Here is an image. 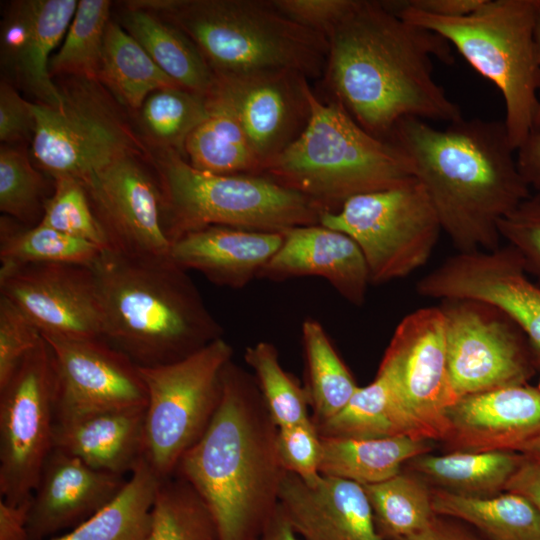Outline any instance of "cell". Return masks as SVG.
Wrapping results in <instances>:
<instances>
[{
  "mask_svg": "<svg viewBox=\"0 0 540 540\" xmlns=\"http://www.w3.org/2000/svg\"><path fill=\"white\" fill-rule=\"evenodd\" d=\"M143 130L161 149L185 156L188 136L209 114L208 97L179 86L152 92L140 107Z\"/></svg>",
  "mask_w": 540,
  "mask_h": 540,
  "instance_id": "40",
  "label": "cell"
},
{
  "mask_svg": "<svg viewBox=\"0 0 540 540\" xmlns=\"http://www.w3.org/2000/svg\"><path fill=\"white\" fill-rule=\"evenodd\" d=\"M31 498L13 505L0 500V540H30L27 520Z\"/></svg>",
  "mask_w": 540,
  "mask_h": 540,
  "instance_id": "52",
  "label": "cell"
},
{
  "mask_svg": "<svg viewBox=\"0 0 540 540\" xmlns=\"http://www.w3.org/2000/svg\"><path fill=\"white\" fill-rule=\"evenodd\" d=\"M276 447L287 472L297 475L307 484H314L320 479L321 435L312 418L295 425L279 427Z\"/></svg>",
  "mask_w": 540,
  "mask_h": 540,
  "instance_id": "44",
  "label": "cell"
},
{
  "mask_svg": "<svg viewBox=\"0 0 540 540\" xmlns=\"http://www.w3.org/2000/svg\"><path fill=\"white\" fill-rule=\"evenodd\" d=\"M485 0H408L402 3L413 10L425 14L459 18L475 12Z\"/></svg>",
  "mask_w": 540,
  "mask_h": 540,
  "instance_id": "51",
  "label": "cell"
},
{
  "mask_svg": "<svg viewBox=\"0 0 540 540\" xmlns=\"http://www.w3.org/2000/svg\"><path fill=\"white\" fill-rule=\"evenodd\" d=\"M450 380L458 398L527 384L537 366L521 329L499 310L473 300H444Z\"/></svg>",
  "mask_w": 540,
  "mask_h": 540,
  "instance_id": "13",
  "label": "cell"
},
{
  "mask_svg": "<svg viewBox=\"0 0 540 540\" xmlns=\"http://www.w3.org/2000/svg\"><path fill=\"white\" fill-rule=\"evenodd\" d=\"M306 365V390L316 426L338 414L349 402L358 386L333 346L325 328L308 317L301 326Z\"/></svg>",
  "mask_w": 540,
  "mask_h": 540,
  "instance_id": "35",
  "label": "cell"
},
{
  "mask_svg": "<svg viewBox=\"0 0 540 540\" xmlns=\"http://www.w3.org/2000/svg\"><path fill=\"white\" fill-rule=\"evenodd\" d=\"M0 295L14 303L41 334L103 336L102 309L90 266L51 263L0 267Z\"/></svg>",
  "mask_w": 540,
  "mask_h": 540,
  "instance_id": "18",
  "label": "cell"
},
{
  "mask_svg": "<svg viewBox=\"0 0 540 540\" xmlns=\"http://www.w3.org/2000/svg\"><path fill=\"white\" fill-rule=\"evenodd\" d=\"M123 28L180 87L208 96L216 76L196 45L178 27L156 13L129 4Z\"/></svg>",
  "mask_w": 540,
  "mask_h": 540,
  "instance_id": "27",
  "label": "cell"
},
{
  "mask_svg": "<svg viewBox=\"0 0 540 540\" xmlns=\"http://www.w3.org/2000/svg\"><path fill=\"white\" fill-rule=\"evenodd\" d=\"M161 480L143 458L112 501L68 533L51 540H148Z\"/></svg>",
  "mask_w": 540,
  "mask_h": 540,
  "instance_id": "31",
  "label": "cell"
},
{
  "mask_svg": "<svg viewBox=\"0 0 540 540\" xmlns=\"http://www.w3.org/2000/svg\"><path fill=\"white\" fill-rule=\"evenodd\" d=\"M316 427L321 436L328 437L369 439L407 436L431 440L386 379L378 374L367 386L358 387L338 414Z\"/></svg>",
  "mask_w": 540,
  "mask_h": 540,
  "instance_id": "29",
  "label": "cell"
},
{
  "mask_svg": "<svg viewBox=\"0 0 540 540\" xmlns=\"http://www.w3.org/2000/svg\"><path fill=\"white\" fill-rule=\"evenodd\" d=\"M535 41L539 65V92H538V107L534 121V128L540 127V0L538 2L536 25H535Z\"/></svg>",
  "mask_w": 540,
  "mask_h": 540,
  "instance_id": "55",
  "label": "cell"
},
{
  "mask_svg": "<svg viewBox=\"0 0 540 540\" xmlns=\"http://www.w3.org/2000/svg\"><path fill=\"white\" fill-rule=\"evenodd\" d=\"M102 251L93 243L66 235L42 223L25 227L8 217L1 218V267L51 263L90 266Z\"/></svg>",
  "mask_w": 540,
  "mask_h": 540,
  "instance_id": "36",
  "label": "cell"
},
{
  "mask_svg": "<svg viewBox=\"0 0 540 540\" xmlns=\"http://www.w3.org/2000/svg\"><path fill=\"white\" fill-rule=\"evenodd\" d=\"M111 2L80 0L60 49L49 63L51 76L98 82Z\"/></svg>",
  "mask_w": 540,
  "mask_h": 540,
  "instance_id": "39",
  "label": "cell"
},
{
  "mask_svg": "<svg viewBox=\"0 0 540 540\" xmlns=\"http://www.w3.org/2000/svg\"><path fill=\"white\" fill-rule=\"evenodd\" d=\"M163 219L171 244L209 226L284 232L320 224L319 203L264 176L200 171L171 149L156 158Z\"/></svg>",
  "mask_w": 540,
  "mask_h": 540,
  "instance_id": "8",
  "label": "cell"
},
{
  "mask_svg": "<svg viewBox=\"0 0 540 540\" xmlns=\"http://www.w3.org/2000/svg\"><path fill=\"white\" fill-rule=\"evenodd\" d=\"M431 499L437 516L467 522L489 540H540V511L520 494L470 496L435 489Z\"/></svg>",
  "mask_w": 540,
  "mask_h": 540,
  "instance_id": "30",
  "label": "cell"
},
{
  "mask_svg": "<svg viewBox=\"0 0 540 540\" xmlns=\"http://www.w3.org/2000/svg\"><path fill=\"white\" fill-rule=\"evenodd\" d=\"M384 377L431 440H444L446 412L459 398L447 364L440 307L417 309L401 319L382 357Z\"/></svg>",
  "mask_w": 540,
  "mask_h": 540,
  "instance_id": "14",
  "label": "cell"
},
{
  "mask_svg": "<svg viewBox=\"0 0 540 540\" xmlns=\"http://www.w3.org/2000/svg\"><path fill=\"white\" fill-rule=\"evenodd\" d=\"M148 540H218L207 505L193 487L177 475L159 483Z\"/></svg>",
  "mask_w": 540,
  "mask_h": 540,
  "instance_id": "38",
  "label": "cell"
},
{
  "mask_svg": "<svg viewBox=\"0 0 540 540\" xmlns=\"http://www.w3.org/2000/svg\"><path fill=\"white\" fill-rule=\"evenodd\" d=\"M110 250L133 257H166L160 187L135 155L121 157L81 181Z\"/></svg>",
  "mask_w": 540,
  "mask_h": 540,
  "instance_id": "17",
  "label": "cell"
},
{
  "mask_svg": "<svg viewBox=\"0 0 540 540\" xmlns=\"http://www.w3.org/2000/svg\"><path fill=\"white\" fill-rule=\"evenodd\" d=\"M387 141L410 159L444 231L459 252L499 248V222L531 195L503 121L461 118L437 129L400 120Z\"/></svg>",
  "mask_w": 540,
  "mask_h": 540,
  "instance_id": "2",
  "label": "cell"
},
{
  "mask_svg": "<svg viewBox=\"0 0 540 540\" xmlns=\"http://www.w3.org/2000/svg\"><path fill=\"white\" fill-rule=\"evenodd\" d=\"M45 184L42 175L20 150L0 149V210L13 220L31 225L41 221Z\"/></svg>",
  "mask_w": 540,
  "mask_h": 540,
  "instance_id": "43",
  "label": "cell"
},
{
  "mask_svg": "<svg viewBox=\"0 0 540 540\" xmlns=\"http://www.w3.org/2000/svg\"><path fill=\"white\" fill-rule=\"evenodd\" d=\"M207 97L209 114L185 142L184 153L189 164L213 174L261 175L262 161L238 120L222 103Z\"/></svg>",
  "mask_w": 540,
  "mask_h": 540,
  "instance_id": "32",
  "label": "cell"
},
{
  "mask_svg": "<svg viewBox=\"0 0 540 540\" xmlns=\"http://www.w3.org/2000/svg\"><path fill=\"white\" fill-rule=\"evenodd\" d=\"M98 82L121 105L133 110L140 109L155 90L179 86L123 26L113 21L104 37Z\"/></svg>",
  "mask_w": 540,
  "mask_h": 540,
  "instance_id": "33",
  "label": "cell"
},
{
  "mask_svg": "<svg viewBox=\"0 0 540 540\" xmlns=\"http://www.w3.org/2000/svg\"><path fill=\"white\" fill-rule=\"evenodd\" d=\"M55 366V419L146 407L139 367L103 338L42 334Z\"/></svg>",
  "mask_w": 540,
  "mask_h": 540,
  "instance_id": "16",
  "label": "cell"
},
{
  "mask_svg": "<svg viewBox=\"0 0 540 540\" xmlns=\"http://www.w3.org/2000/svg\"><path fill=\"white\" fill-rule=\"evenodd\" d=\"M122 475L101 471L53 447L32 493L27 520L30 540L73 529L112 501L126 484Z\"/></svg>",
  "mask_w": 540,
  "mask_h": 540,
  "instance_id": "21",
  "label": "cell"
},
{
  "mask_svg": "<svg viewBox=\"0 0 540 540\" xmlns=\"http://www.w3.org/2000/svg\"><path fill=\"white\" fill-rule=\"evenodd\" d=\"M54 192L47 198L41 221L66 235L110 250L109 240L99 223L83 183L72 176H54Z\"/></svg>",
  "mask_w": 540,
  "mask_h": 540,
  "instance_id": "42",
  "label": "cell"
},
{
  "mask_svg": "<svg viewBox=\"0 0 540 540\" xmlns=\"http://www.w3.org/2000/svg\"><path fill=\"white\" fill-rule=\"evenodd\" d=\"M233 348L222 337L175 362L139 367L147 392L144 459L164 479L210 423Z\"/></svg>",
  "mask_w": 540,
  "mask_h": 540,
  "instance_id": "9",
  "label": "cell"
},
{
  "mask_svg": "<svg viewBox=\"0 0 540 540\" xmlns=\"http://www.w3.org/2000/svg\"><path fill=\"white\" fill-rule=\"evenodd\" d=\"M401 540H483L469 531L436 516L422 531Z\"/></svg>",
  "mask_w": 540,
  "mask_h": 540,
  "instance_id": "53",
  "label": "cell"
},
{
  "mask_svg": "<svg viewBox=\"0 0 540 540\" xmlns=\"http://www.w3.org/2000/svg\"><path fill=\"white\" fill-rule=\"evenodd\" d=\"M35 118L30 102L24 100L8 82L0 84V140L20 141L34 135Z\"/></svg>",
  "mask_w": 540,
  "mask_h": 540,
  "instance_id": "48",
  "label": "cell"
},
{
  "mask_svg": "<svg viewBox=\"0 0 540 540\" xmlns=\"http://www.w3.org/2000/svg\"><path fill=\"white\" fill-rule=\"evenodd\" d=\"M453 451L520 453L540 435V393L510 385L459 398L446 412Z\"/></svg>",
  "mask_w": 540,
  "mask_h": 540,
  "instance_id": "20",
  "label": "cell"
},
{
  "mask_svg": "<svg viewBox=\"0 0 540 540\" xmlns=\"http://www.w3.org/2000/svg\"><path fill=\"white\" fill-rule=\"evenodd\" d=\"M327 38V84L373 136L388 140L408 117L448 124L463 117L433 76L434 60L454 63L452 46L401 18L387 2L355 0Z\"/></svg>",
  "mask_w": 540,
  "mask_h": 540,
  "instance_id": "1",
  "label": "cell"
},
{
  "mask_svg": "<svg viewBox=\"0 0 540 540\" xmlns=\"http://www.w3.org/2000/svg\"><path fill=\"white\" fill-rule=\"evenodd\" d=\"M539 0H485L472 14L438 17L387 2L401 18L442 36L500 91L503 120L516 151L534 127L539 65L535 25Z\"/></svg>",
  "mask_w": 540,
  "mask_h": 540,
  "instance_id": "7",
  "label": "cell"
},
{
  "mask_svg": "<svg viewBox=\"0 0 540 540\" xmlns=\"http://www.w3.org/2000/svg\"><path fill=\"white\" fill-rule=\"evenodd\" d=\"M322 226L351 237L365 258L370 284L408 276L431 256L442 231L423 186L414 178L397 187L359 194L336 211H325Z\"/></svg>",
  "mask_w": 540,
  "mask_h": 540,
  "instance_id": "10",
  "label": "cell"
},
{
  "mask_svg": "<svg viewBox=\"0 0 540 540\" xmlns=\"http://www.w3.org/2000/svg\"><path fill=\"white\" fill-rule=\"evenodd\" d=\"M271 3L295 23L328 37L355 0H271Z\"/></svg>",
  "mask_w": 540,
  "mask_h": 540,
  "instance_id": "47",
  "label": "cell"
},
{
  "mask_svg": "<svg viewBox=\"0 0 540 540\" xmlns=\"http://www.w3.org/2000/svg\"><path fill=\"white\" fill-rule=\"evenodd\" d=\"M518 170L529 186L540 191V127L532 129L524 143L516 150Z\"/></svg>",
  "mask_w": 540,
  "mask_h": 540,
  "instance_id": "50",
  "label": "cell"
},
{
  "mask_svg": "<svg viewBox=\"0 0 540 540\" xmlns=\"http://www.w3.org/2000/svg\"><path fill=\"white\" fill-rule=\"evenodd\" d=\"M41 339L37 326L14 303L0 295V389Z\"/></svg>",
  "mask_w": 540,
  "mask_h": 540,
  "instance_id": "45",
  "label": "cell"
},
{
  "mask_svg": "<svg viewBox=\"0 0 540 540\" xmlns=\"http://www.w3.org/2000/svg\"><path fill=\"white\" fill-rule=\"evenodd\" d=\"M310 116L302 133L269 161L262 175L336 211L349 198L414 179L406 154L363 129L336 101L308 90Z\"/></svg>",
  "mask_w": 540,
  "mask_h": 540,
  "instance_id": "6",
  "label": "cell"
},
{
  "mask_svg": "<svg viewBox=\"0 0 540 540\" xmlns=\"http://www.w3.org/2000/svg\"><path fill=\"white\" fill-rule=\"evenodd\" d=\"M279 505L303 540H384L362 485L321 475L307 484L286 472Z\"/></svg>",
  "mask_w": 540,
  "mask_h": 540,
  "instance_id": "23",
  "label": "cell"
},
{
  "mask_svg": "<svg viewBox=\"0 0 540 540\" xmlns=\"http://www.w3.org/2000/svg\"><path fill=\"white\" fill-rule=\"evenodd\" d=\"M427 441L407 436L369 439L321 436L319 472L362 486L379 483L400 473L405 462L428 453Z\"/></svg>",
  "mask_w": 540,
  "mask_h": 540,
  "instance_id": "28",
  "label": "cell"
},
{
  "mask_svg": "<svg viewBox=\"0 0 540 540\" xmlns=\"http://www.w3.org/2000/svg\"><path fill=\"white\" fill-rule=\"evenodd\" d=\"M56 374L42 337L0 389V495L9 504L29 500L53 449Z\"/></svg>",
  "mask_w": 540,
  "mask_h": 540,
  "instance_id": "12",
  "label": "cell"
},
{
  "mask_svg": "<svg viewBox=\"0 0 540 540\" xmlns=\"http://www.w3.org/2000/svg\"><path fill=\"white\" fill-rule=\"evenodd\" d=\"M521 462L505 491L529 499L540 511V435L521 452Z\"/></svg>",
  "mask_w": 540,
  "mask_h": 540,
  "instance_id": "49",
  "label": "cell"
},
{
  "mask_svg": "<svg viewBox=\"0 0 540 540\" xmlns=\"http://www.w3.org/2000/svg\"><path fill=\"white\" fill-rule=\"evenodd\" d=\"M499 233L521 256L526 272L540 280V191L499 222Z\"/></svg>",
  "mask_w": 540,
  "mask_h": 540,
  "instance_id": "46",
  "label": "cell"
},
{
  "mask_svg": "<svg viewBox=\"0 0 540 540\" xmlns=\"http://www.w3.org/2000/svg\"><path fill=\"white\" fill-rule=\"evenodd\" d=\"M277 431L254 375L231 360L210 423L174 473L207 505L218 540H259L277 508L287 472Z\"/></svg>",
  "mask_w": 540,
  "mask_h": 540,
  "instance_id": "3",
  "label": "cell"
},
{
  "mask_svg": "<svg viewBox=\"0 0 540 540\" xmlns=\"http://www.w3.org/2000/svg\"><path fill=\"white\" fill-rule=\"evenodd\" d=\"M259 540H303L293 529L278 503L277 508L266 522Z\"/></svg>",
  "mask_w": 540,
  "mask_h": 540,
  "instance_id": "54",
  "label": "cell"
},
{
  "mask_svg": "<svg viewBox=\"0 0 540 540\" xmlns=\"http://www.w3.org/2000/svg\"><path fill=\"white\" fill-rule=\"evenodd\" d=\"M77 6L75 0L16 1L2 21V60L41 104L57 107L64 103L62 90L52 81L49 63Z\"/></svg>",
  "mask_w": 540,
  "mask_h": 540,
  "instance_id": "22",
  "label": "cell"
},
{
  "mask_svg": "<svg viewBox=\"0 0 540 540\" xmlns=\"http://www.w3.org/2000/svg\"><path fill=\"white\" fill-rule=\"evenodd\" d=\"M374 523L384 540H401L425 529L437 516L431 490L417 478L398 473L379 483L363 486Z\"/></svg>",
  "mask_w": 540,
  "mask_h": 540,
  "instance_id": "37",
  "label": "cell"
},
{
  "mask_svg": "<svg viewBox=\"0 0 540 540\" xmlns=\"http://www.w3.org/2000/svg\"><path fill=\"white\" fill-rule=\"evenodd\" d=\"M168 20L196 45L217 77L289 70L325 71L329 42L281 14L271 1H134Z\"/></svg>",
  "mask_w": 540,
  "mask_h": 540,
  "instance_id": "5",
  "label": "cell"
},
{
  "mask_svg": "<svg viewBox=\"0 0 540 540\" xmlns=\"http://www.w3.org/2000/svg\"><path fill=\"white\" fill-rule=\"evenodd\" d=\"M418 473L451 492L492 496L504 490L517 471L521 454L510 451H453L420 455L411 461Z\"/></svg>",
  "mask_w": 540,
  "mask_h": 540,
  "instance_id": "34",
  "label": "cell"
},
{
  "mask_svg": "<svg viewBox=\"0 0 540 540\" xmlns=\"http://www.w3.org/2000/svg\"><path fill=\"white\" fill-rule=\"evenodd\" d=\"M90 268L102 309V338L137 366L178 361L222 337V326L187 271L170 256L104 250Z\"/></svg>",
  "mask_w": 540,
  "mask_h": 540,
  "instance_id": "4",
  "label": "cell"
},
{
  "mask_svg": "<svg viewBox=\"0 0 540 540\" xmlns=\"http://www.w3.org/2000/svg\"><path fill=\"white\" fill-rule=\"evenodd\" d=\"M244 360L252 369L268 412L278 428L311 418L306 388L283 369L278 350L272 343L259 341L248 346Z\"/></svg>",
  "mask_w": 540,
  "mask_h": 540,
  "instance_id": "41",
  "label": "cell"
},
{
  "mask_svg": "<svg viewBox=\"0 0 540 540\" xmlns=\"http://www.w3.org/2000/svg\"><path fill=\"white\" fill-rule=\"evenodd\" d=\"M416 291L423 297L473 300L499 310L524 333L540 368V286L527 277L512 246L459 252L423 276Z\"/></svg>",
  "mask_w": 540,
  "mask_h": 540,
  "instance_id": "15",
  "label": "cell"
},
{
  "mask_svg": "<svg viewBox=\"0 0 540 540\" xmlns=\"http://www.w3.org/2000/svg\"><path fill=\"white\" fill-rule=\"evenodd\" d=\"M62 90L64 103L30 102L35 118L32 152L52 177L84 180L113 161L139 155L143 146L93 81Z\"/></svg>",
  "mask_w": 540,
  "mask_h": 540,
  "instance_id": "11",
  "label": "cell"
},
{
  "mask_svg": "<svg viewBox=\"0 0 540 540\" xmlns=\"http://www.w3.org/2000/svg\"><path fill=\"white\" fill-rule=\"evenodd\" d=\"M282 242V232L209 226L173 241L169 256L218 286L240 289L258 278Z\"/></svg>",
  "mask_w": 540,
  "mask_h": 540,
  "instance_id": "25",
  "label": "cell"
},
{
  "mask_svg": "<svg viewBox=\"0 0 540 540\" xmlns=\"http://www.w3.org/2000/svg\"><path fill=\"white\" fill-rule=\"evenodd\" d=\"M309 88L304 75L276 70L216 76L208 96L232 112L264 169L304 130L310 116Z\"/></svg>",
  "mask_w": 540,
  "mask_h": 540,
  "instance_id": "19",
  "label": "cell"
},
{
  "mask_svg": "<svg viewBox=\"0 0 540 540\" xmlns=\"http://www.w3.org/2000/svg\"><path fill=\"white\" fill-rule=\"evenodd\" d=\"M146 407L55 419L53 447L92 468L124 476L144 458Z\"/></svg>",
  "mask_w": 540,
  "mask_h": 540,
  "instance_id": "26",
  "label": "cell"
},
{
  "mask_svg": "<svg viewBox=\"0 0 540 540\" xmlns=\"http://www.w3.org/2000/svg\"><path fill=\"white\" fill-rule=\"evenodd\" d=\"M537 390H538V392L540 393V381H539V384H538Z\"/></svg>",
  "mask_w": 540,
  "mask_h": 540,
  "instance_id": "56",
  "label": "cell"
},
{
  "mask_svg": "<svg viewBox=\"0 0 540 540\" xmlns=\"http://www.w3.org/2000/svg\"><path fill=\"white\" fill-rule=\"evenodd\" d=\"M283 242L258 278L285 280L317 276L349 303L361 306L370 284L369 271L357 243L343 232L317 225L286 230Z\"/></svg>",
  "mask_w": 540,
  "mask_h": 540,
  "instance_id": "24",
  "label": "cell"
}]
</instances>
